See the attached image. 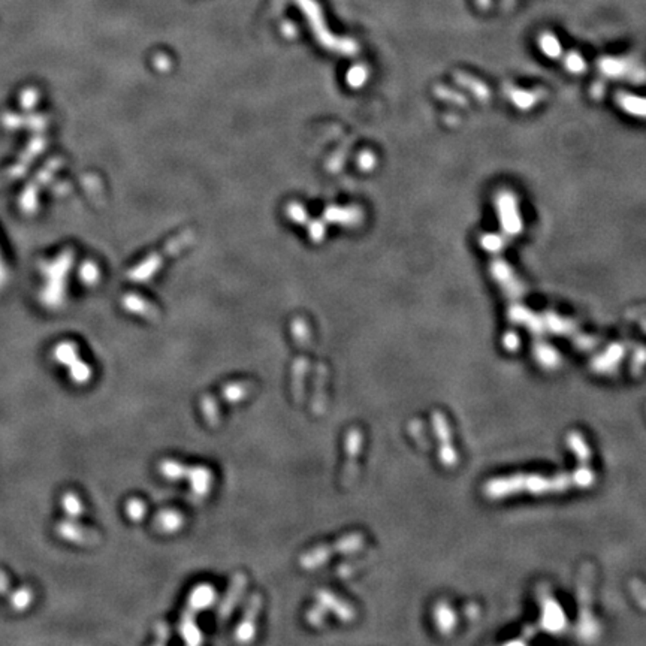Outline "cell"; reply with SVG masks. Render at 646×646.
<instances>
[{
	"mask_svg": "<svg viewBox=\"0 0 646 646\" xmlns=\"http://www.w3.org/2000/svg\"><path fill=\"white\" fill-rule=\"evenodd\" d=\"M362 431L359 428H350L344 437V450H346V464L343 468L341 485L344 488H352L359 476L358 458L362 450Z\"/></svg>",
	"mask_w": 646,
	"mask_h": 646,
	"instance_id": "obj_7",
	"label": "cell"
},
{
	"mask_svg": "<svg viewBox=\"0 0 646 646\" xmlns=\"http://www.w3.org/2000/svg\"><path fill=\"white\" fill-rule=\"evenodd\" d=\"M561 61H563L564 68L567 69L570 74L581 75L587 70V61H585V59L582 57V54H579L578 51L565 52V54H563V57H561Z\"/></svg>",
	"mask_w": 646,
	"mask_h": 646,
	"instance_id": "obj_23",
	"label": "cell"
},
{
	"mask_svg": "<svg viewBox=\"0 0 646 646\" xmlns=\"http://www.w3.org/2000/svg\"><path fill=\"white\" fill-rule=\"evenodd\" d=\"M305 619L308 625H312L314 628H321L325 624L326 619V609L322 605H316L313 607H310L305 614Z\"/></svg>",
	"mask_w": 646,
	"mask_h": 646,
	"instance_id": "obj_27",
	"label": "cell"
},
{
	"mask_svg": "<svg viewBox=\"0 0 646 646\" xmlns=\"http://www.w3.org/2000/svg\"><path fill=\"white\" fill-rule=\"evenodd\" d=\"M489 271L492 274V277L498 281V285L504 290L509 292V294L516 296L524 292L519 280L516 279V274L513 272V270L509 267V263L506 261H500V259L494 261L491 263Z\"/></svg>",
	"mask_w": 646,
	"mask_h": 646,
	"instance_id": "obj_15",
	"label": "cell"
},
{
	"mask_svg": "<svg viewBox=\"0 0 646 646\" xmlns=\"http://www.w3.org/2000/svg\"><path fill=\"white\" fill-rule=\"evenodd\" d=\"M214 601L216 591L210 583H199L190 591L179 624V632L188 645L196 646L202 643V633L196 624V615L210 607Z\"/></svg>",
	"mask_w": 646,
	"mask_h": 646,
	"instance_id": "obj_1",
	"label": "cell"
},
{
	"mask_svg": "<svg viewBox=\"0 0 646 646\" xmlns=\"http://www.w3.org/2000/svg\"><path fill=\"white\" fill-rule=\"evenodd\" d=\"M456 79L459 83H463L465 87L470 88V90H473V93L476 94V97H479V99L482 101H486L489 97V90L488 88H486V85H483V83L481 81H477L476 78L470 77V75H463V74H458L456 75Z\"/></svg>",
	"mask_w": 646,
	"mask_h": 646,
	"instance_id": "obj_24",
	"label": "cell"
},
{
	"mask_svg": "<svg viewBox=\"0 0 646 646\" xmlns=\"http://www.w3.org/2000/svg\"><path fill=\"white\" fill-rule=\"evenodd\" d=\"M184 516L175 509H165L157 513L153 519V527L162 534H175L183 528Z\"/></svg>",
	"mask_w": 646,
	"mask_h": 646,
	"instance_id": "obj_16",
	"label": "cell"
},
{
	"mask_svg": "<svg viewBox=\"0 0 646 646\" xmlns=\"http://www.w3.org/2000/svg\"><path fill=\"white\" fill-rule=\"evenodd\" d=\"M507 94L512 103L516 105L519 110H529L531 106H534L541 101V97L537 96V92H525L519 90V88H510V90H507Z\"/></svg>",
	"mask_w": 646,
	"mask_h": 646,
	"instance_id": "obj_19",
	"label": "cell"
},
{
	"mask_svg": "<svg viewBox=\"0 0 646 646\" xmlns=\"http://www.w3.org/2000/svg\"><path fill=\"white\" fill-rule=\"evenodd\" d=\"M507 240L503 235L498 234H485L481 236V245L488 253H498L504 250Z\"/></svg>",
	"mask_w": 646,
	"mask_h": 646,
	"instance_id": "obj_25",
	"label": "cell"
},
{
	"mask_svg": "<svg viewBox=\"0 0 646 646\" xmlns=\"http://www.w3.org/2000/svg\"><path fill=\"white\" fill-rule=\"evenodd\" d=\"M185 468H188V465L175 461V459H162V461L159 463V472H161V474L166 477L168 481L184 479Z\"/></svg>",
	"mask_w": 646,
	"mask_h": 646,
	"instance_id": "obj_22",
	"label": "cell"
},
{
	"mask_svg": "<svg viewBox=\"0 0 646 646\" xmlns=\"http://www.w3.org/2000/svg\"><path fill=\"white\" fill-rule=\"evenodd\" d=\"M538 48H541V51L546 57L555 59V60L561 59L564 54L560 39L551 32L541 33V37H538Z\"/></svg>",
	"mask_w": 646,
	"mask_h": 646,
	"instance_id": "obj_18",
	"label": "cell"
},
{
	"mask_svg": "<svg viewBox=\"0 0 646 646\" xmlns=\"http://www.w3.org/2000/svg\"><path fill=\"white\" fill-rule=\"evenodd\" d=\"M61 507H63L65 513L68 515L69 519H78L83 516V513L85 512L84 503L81 498L78 497L75 492H66L61 498Z\"/></svg>",
	"mask_w": 646,
	"mask_h": 646,
	"instance_id": "obj_21",
	"label": "cell"
},
{
	"mask_svg": "<svg viewBox=\"0 0 646 646\" xmlns=\"http://www.w3.org/2000/svg\"><path fill=\"white\" fill-rule=\"evenodd\" d=\"M154 632H156V634L159 636V639H156L154 642L159 643V645L166 643L168 637H170V628H168V625L163 624V623H157V624L154 625Z\"/></svg>",
	"mask_w": 646,
	"mask_h": 646,
	"instance_id": "obj_29",
	"label": "cell"
},
{
	"mask_svg": "<svg viewBox=\"0 0 646 646\" xmlns=\"http://www.w3.org/2000/svg\"><path fill=\"white\" fill-rule=\"evenodd\" d=\"M54 356L57 362L68 367L69 376L77 385H85L92 378V368L78 358L74 344H61L56 349Z\"/></svg>",
	"mask_w": 646,
	"mask_h": 646,
	"instance_id": "obj_8",
	"label": "cell"
},
{
	"mask_svg": "<svg viewBox=\"0 0 646 646\" xmlns=\"http://www.w3.org/2000/svg\"><path fill=\"white\" fill-rule=\"evenodd\" d=\"M365 543V537L362 533H349L340 537L337 542L330 545L316 546L299 556V565L304 570H314L322 567L335 555H347L358 552Z\"/></svg>",
	"mask_w": 646,
	"mask_h": 646,
	"instance_id": "obj_3",
	"label": "cell"
},
{
	"mask_svg": "<svg viewBox=\"0 0 646 646\" xmlns=\"http://www.w3.org/2000/svg\"><path fill=\"white\" fill-rule=\"evenodd\" d=\"M370 558H365V560H353L350 563H344L341 564L340 567H339V576L341 578H347V576H352L353 573H356L361 567H362V563H367Z\"/></svg>",
	"mask_w": 646,
	"mask_h": 646,
	"instance_id": "obj_28",
	"label": "cell"
},
{
	"mask_svg": "<svg viewBox=\"0 0 646 646\" xmlns=\"http://www.w3.org/2000/svg\"><path fill=\"white\" fill-rule=\"evenodd\" d=\"M616 102L619 108L633 117L646 119V97H637L628 93H616Z\"/></svg>",
	"mask_w": 646,
	"mask_h": 646,
	"instance_id": "obj_17",
	"label": "cell"
},
{
	"mask_svg": "<svg viewBox=\"0 0 646 646\" xmlns=\"http://www.w3.org/2000/svg\"><path fill=\"white\" fill-rule=\"evenodd\" d=\"M56 533L63 541L81 545V546H96L101 543V534L97 531L77 524L72 519H65L56 524Z\"/></svg>",
	"mask_w": 646,
	"mask_h": 646,
	"instance_id": "obj_9",
	"label": "cell"
},
{
	"mask_svg": "<svg viewBox=\"0 0 646 646\" xmlns=\"http://www.w3.org/2000/svg\"><path fill=\"white\" fill-rule=\"evenodd\" d=\"M600 72L607 78L627 79L632 83H645L646 70L634 61L623 57H601L598 60Z\"/></svg>",
	"mask_w": 646,
	"mask_h": 646,
	"instance_id": "obj_6",
	"label": "cell"
},
{
	"mask_svg": "<svg viewBox=\"0 0 646 646\" xmlns=\"http://www.w3.org/2000/svg\"><path fill=\"white\" fill-rule=\"evenodd\" d=\"M254 383L250 380H236L222 387L220 396L212 394H205L199 398V410L203 421L211 428L219 427L220 423V401L228 404H236L244 401L247 396L253 392Z\"/></svg>",
	"mask_w": 646,
	"mask_h": 646,
	"instance_id": "obj_2",
	"label": "cell"
},
{
	"mask_svg": "<svg viewBox=\"0 0 646 646\" xmlns=\"http://www.w3.org/2000/svg\"><path fill=\"white\" fill-rule=\"evenodd\" d=\"M126 515L130 521H134V522H141L144 518H145V513H147V506H145V503L143 500H139V498H130L128 500L126 503Z\"/></svg>",
	"mask_w": 646,
	"mask_h": 646,
	"instance_id": "obj_26",
	"label": "cell"
},
{
	"mask_svg": "<svg viewBox=\"0 0 646 646\" xmlns=\"http://www.w3.org/2000/svg\"><path fill=\"white\" fill-rule=\"evenodd\" d=\"M328 368L325 364H317L313 377L312 412L314 416H322L326 412V383H328Z\"/></svg>",
	"mask_w": 646,
	"mask_h": 646,
	"instance_id": "obj_14",
	"label": "cell"
},
{
	"mask_svg": "<svg viewBox=\"0 0 646 646\" xmlns=\"http://www.w3.org/2000/svg\"><path fill=\"white\" fill-rule=\"evenodd\" d=\"M495 210H497L498 214V222L503 232L501 235L507 241H510L512 238H516L522 232V229H524L516 194L510 190H500L495 194Z\"/></svg>",
	"mask_w": 646,
	"mask_h": 646,
	"instance_id": "obj_4",
	"label": "cell"
},
{
	"mask_svg": "<svg viewBox=\"0 0 646 646\" xmlns=\"http://www.w3.org/2000/svg\"><path fill=\"white\" fill-rule=\"evenodd\" d=\"M316 600L319 605H322L326 612H331L337 616L341 623H350L355 618V609L347 601H344L339 596H335L330 589H317Z\"/></svg>",
	"mask_w": 646,
	"mask_h": 646,
	"instance_id": "obj_12",
	"label": "cell"
},
{
	"mask_svg": "<svg viewBox=\"0 0 646 646\" xmlns=\"http://www.w3.org/2000/svg\"><path fill=\"white\" fill-rule=\"evenodd\" d=\"M184 479L189 482L193 494L199 495V497H207L212 488V483H214V476L205 465H188Z\"/></svg>",
	"mask_w": 646,
	"mask_h": 646,
	"instance_id": "obj_13",
	"label": "cell"
},
{
	"mask_svg": "<svg viewBox=\"0 0 646 646\" xmlns=\"http://www.w3.org/2000/svg\"><path fill=\"white\" fill-rule=\"evenodd\" d=\"M10 598V605L17 612H23V610L28 609L33 603V589L29 587H21L15 591H11V594L8 596Z\"/></svg>",
	"mask_w": 646,
	"mask_h": 646,
	"instance_id": "obj_20",
	"label": "cell"
},
{
	"mask_svg": "<svg viewBox=\"0 0 646 646\" xmlns=\"http://www.w3.org/2000/svg\"><path fill=\"white\" fill-rule=\"evenodd\" d=\"M245 587H247V576L243 572H236L232 576L231 582H229L226 594L222 598V601H220L219 609H217V619L220 625H223L228 619L231 618L236 605L240 603V600L245 591Z\"/></svg>",
	"mask_w": 646,
	"mask_h": 646,
	"instance_id": "obj_10",
	"label": "cell"
},
{
	"mask_svg": "<svg viewBox=\"0 0 646 646\" xmlns=\"http://www.w3.org/2000/svg\"><path fill=\"white\" fill-rule=\"evenodd\" d=\"M0 594H2V596H10L11 594L10 579H8L5 572H2V570H0Z\"/></svg>",
	"mask_w": 646,
	"mask_h": 646,
	"instance_id": "obj_30",
	"label": "cell"
},
{
	"mask_svg": "<svg viewBox=\"0 0 646 646\" xmlns=\"http://www.w3.org/2000/svg\"><path fill=\"white\" fill-rule=\"evenodd\" d=\"M262 603H263V598L259 592H254V594L249 597V601H247L245 609H244V615L235 630L236 642L250 643L254 640L256 619H258Z\"/></svg>",
	"mask_w": 646,
	"mask_h": 646,
	"instance_id": "obj_11",
	"label": "cell"
},
{
	"mask_svg": "<svg viewBox=\"0 0 646 646\" xmlns=\"http://www.w3.org/2000/svg\"><path fill=\"white\" fill-rule=\"evenodd\" d=\"M294 334L299 346V355L296 356L294 365H292V394H294L296 404H303L305 398V378L310 368V361L307 355L308 332L305 325L303 322H295Z\"/></svg>",
	"mask_w": 646,
	"mask_h": 646,
	"instance_id": "obj_5",
	"label": "cell"
}]
</instances>
